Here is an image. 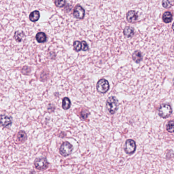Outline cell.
Here are the masks:
<instances>
[{
	"instance_id": "obj_1",
	"label": "cell",
	"mask_w": 174,
	"mask_h": 174,
	"mask_svg": "<svg viewBox=\"0 0 174 174\" xmlns=\"http://www.w3.org/2000/svg\"><path fill=\"white\" fill-rule=\"evenodd\" d=\"M119 103L117 98L112 96L108 98L106 102V107L107 110L111 115H114L118 108Z\"/></svg>"
},
{
	"instance_id": "obj_2",
	"label": "cell",
	"mask_w": 174,
	"mask_h": 174,
	"mask_svg": "<svg viewBox=\"0 0 174 174\" xmlns=\"http://www.w3.org/2000/svg\"><path fill=\"white\" fill-rule=\"evenodd\" d=\"M73 147L69 142H64L60 148L59 153L63 157H67L70 155L72 152Z\"/></svg>"
},
{
	"instance_id": "obj_3",
	"label": "cell",
	"mask_w": 174,
	"mask_h": 174,
	"mask_svg": "<svg viewBox=\"0 0 174 174\" xmlns=\"http://www.w3.org/2000/svg\"><path fill=\"white\" fill-rule=\"evenodd\" d=\"M98 92L101 94H105L109 90V84L108 81L104 79H102L98 81L96 85Z\"/></svg>"
},
{
	"instance_id": "obj_4",
	"label": "cell",
	"mask_w": 174,
	"mask_h": 174,
	"mask_svg": "<svg viewBox=\"0 0 174 174\" xmlns=\"http://www.w3.org/2000/svg\"><path fill=\"white\" fill-rule=\"evenodd\" d=\"M172 113V109L170 106L168 104H163L159 107L158 114L161 117L164 119L167 118L170 116Z\"/></svg>"
},
{
	"instance_id": "obj_5",
	"label": "cell",
	"mask_w": 174,
	"mask_h": 174,
	"mask_svg": "<svg viewBox=\"0 0 174 174\" xmlns=\"http://www.w3.org/2000/svg\"><path fill=\"white\" fill-rule=\"evenodd\" d=\"M34 165L37 170H43L48 168V163L46 158L40 157L35 160Z\"/></svg>"
},
{
	"instance_id": "obj_6",
	"label": "cell",
	"mask_w": 174,
	"mask_h": 174,
	"mask_svg": "<svg viewBox=\"0 0 174 174\" xmlns=\"http://www.w3.org/2000/svg\"><path fill=\"white\" fill-rule=\"evenodd\" d=\"M136 142L134 140L129 139L127 140L125 145L124 151L128 154H132L136 151Z\"/></svg>"
},
{
	"instance_id": "obj_7",
	"label": "cell",
	"mask_w": 174,
	"mask_h": 174,
	"mask_svg": "<svg viewBox=\"0 0 174 174\" xmlns=\"http://www.w3.org/2000/svg\"><path fill=\"white\" fill-rule=\"evenodd\" d=\"M73 14L77 19H83L85 14V11L84 9L80 5H77L74 9Z\"/></svg>"
},
{
	"instance_id": "obj_8",
	"label": "cell",
	"mask_w": 174,
	"mask_h": 174,
	"mask_svg": "<svg viewBox=\"0 0 174 174\" xmlns=\"http://www.w3.org/2000/svg\"><path fill=\"white\" fill-rule=\"evenodd\" d=\"M12 124L11 117L5 115H0V125L4 127L9 126Z\"/></svg>"
},
{
	"instance_id": "obj_9",
	"label": "cell",
	"mask_w": 174,
	"mask_h": 174,
	"mask_svg": "<svg viewBox=\"0 0 174 174\" xmlns=\"http://www.w3.org/2000/svg\"><path fill=\"white\" fill-rule=\"evenodd\" d=\"M127 20L129 23H134L136 22L138 19V14L134 10H130L128 12L126 15Z\"/></svg>"
},
{
	"instance_id": "obj_10",
	"label": "cell",
	"mask_w": 174,
	"mask_h": 174,
	"mask_svg": "<svg viewBox=\"0 0 174 174\" xmlns=\"http://www.w3.org/2000/svg\"><path fill=\"white\" fill-rule=\"evenodd\" d=\"M123 33L125 37L127 38H131L134 36V29L131 27H126L125 28L123 31Z\"/></svg>"
},
{
	"instance_id": "obj_11",
	"label": "cell",
	"mask_w": 174,
	"mask_h": 174,
	"mask_svg": "<svg viewBox=\"0 0 174 174\" xmlns=\"http://www.w3.org/2000/svg\"><path fill=\"white\" fill-rule=\"evenodd\" d=\"M132 59L136 63H140L142 60V55L141 52L139 51H136L132 54Z\"/></svg>"
},
{
	"instance_id": "obj_12",
	"label": "cell",
	"mask_w": 174,
	"mask_h": 174,
	"mask_svg": "<svg viewBox=\"0 0 174 174\" xmlns=\"http://www.w3.org/2000/svg\"><path fill=\"white\" fill-rule=\"evenodd\" d=\"M39 17H40L39 12L37 10H35L31 12V14H30L29 19L31 21L35 22V21H37L39 19Z\"/></svg>"
},
{
	"instance_id": "obj_13",
	"label": "cell",
	"mask_w": 174,
	"mask_h": 174,
	"mask_svg": "<svg viewBox=\"0 0 174 174\" xmlns=\"http://www.w3.org/2000/svg\"><path fill=\"white\" fill-rule=\"evenodd\" d=\"M71 103L69 98L65 97L62 100V107L64 110H68L71 107Z\"/></svg>"
},
{
	"instance_id": "obj_14",
	"label": "cell",
	"mask_w": 174,
	"mask_h": 174,
	"mask_svg": "<svg viewBox=\"0 0 174 174\" xmlns=\"http://www.w3.org/2000/svg\"><path fill=\"white\" fill-rule=\"evenodd\" d=\"M27 140V134L23 131H21L18 132L17 135V140L16 141L18 142L19 143L23 142L26 140Z\"/></svg>"
},
{
	"instance_id": "obj_15",
	"label": "cell",
	"mask_w": 174,
	"mask_h": 174,
	"mask_svg": "<svg viewBox=\"0 0 174 174\" xmlns=\"http://www.w3.org/2000/svg\"><path fill=\"white\" fill-rule=\"evenodd\" d=\"M163 19L165 23H170L173 19L172 14H171L170 12H165L163 14Z\"/></svg>"
},
{
	"instance_id": "obj_16",
	"label": "cell",
	"mask_w": 174,
	"mask_h": 174,
	"mask_svg": "<svg viewBox=\"0 0 174 174\" xmlns=\"http://www.w3.org/2000/svg\"><path fill=\"white\" fill-rule=\"evenodd\" d=\"M37 41L39 43L45 42L46 40V35L44 33L39 32L36 35Z\"/></svg>"
},
{
	"instance_id": "obj_17",
	"label": "cell",
	"mask_w": 174,
	"mask_h": 174,
	"mask_svg": "<svg viewBox=\"0 0 174 174\" xmlns=\"http://www.w3.org/2000/svg\"><path fill=\"white\" fill-rule=\"evenodd\" d=\"M174 0H163L162 5L165 8H170L174 5Z\"/></svg>"
},
{
	"instance_id": "obj_18",
	"label": "cell",
	"mask_w": 174,
	"mask_h": 174,
	"mask_svg": "<svg viewBox=\"0 0 174 174\" xmlns=\"http://www.w3.org/2000/svg\"><path fill=\"white\" fill-rule=\"evenodd\" d=\"M166 130L168 132L173 133L174 132V121H170L166 125Z\"/></svg>"
},
{
	"instance_id": "obj_19",
	"label": "cell",
	"mask_w": 174,
	"mask_h": 174,
	"mask_svg": "<svg viewBox=\"0 0 174 174\" xmlns=\"http://www.w3.org/2000/svg\"><path fill=\"white\" fill-rule=\"evenodd\" d=\"M23 37H24V34H23V33L20 32V31L16 32L15 34H14V38L17 42H21Z\"/></svg>"
},
{
	"instance_id": "obj_20",
	"label": "cell",
	"mask_w": 174,
	"mask_h": 174,
	"mask_svg": "<svg viewBox=\"0 0 174 174\" xmlns=\"http://www.w3.org/2000/svg\"><path fill=\"white\" fill-rule=\"evenodd\" d=\"M73 47L75 51L79 52L82 50V43L79 41H75L73 42Z\"/></svg>"
},
{
	"instance_id": "obj_21",
	"label": "cell",
	"mask_w": 174,
	"mask_h": 174,
	"mask_svg": "<svg viewBox=\"0 0 174 174\" xmlns=\"http://www.w3.org/2000/svg\"><path fill=\"white\" fill-rule=\"evenodd\" d=\"M66 0H55V4L58 7H63L65 5Z\"/></svg>"
},
{
	"instance_id": "obj_22",
	"label": "cell",
	"mask_w": 174,
	"mask_h": 174,
	"mask_svg": "<svg viewBox=\"0 0 174 174\" xmlns=\"http://www.w3.org/2000/svg\"><path fill=\"white\" fill-rule=\"evenodd\" d=\"M82 50L84 51H86L89 49V47L88 44L85 41H82Z\"/></svg>"
},
{
	"instance_id": "obj_23",
	"label": "cell",
	"mask_w": 174,
	"mask_h": 174,
	"mask_svg": "<svg viewBox=\"0 0 174 174\" xmlns=\"http://www.w3.org/2000/svg\"><path fill=\"white\" fill-rule=\"evenodd\" d=\"M82 112L84 113V114L82 113L81 117H82V119H85L86 118H87L88 117V115H89V112L87 113V111H82Z\"/></svg>"
},
{
	"instance_id": "obj_24",
	"label": "cell",
	"mask_w": 174,
	"mask_h": 174,
	"mask_svg": "<svg viewBox=\"0 0 174 174\" xmlns=\"http://www.w3.org/2000/svg\"><path fill=\"white\" fill-rule=\"evenodd\" d=\"M172 29H173V30H174V24H173V25Z\"/></svg>"
}]
</instances>
